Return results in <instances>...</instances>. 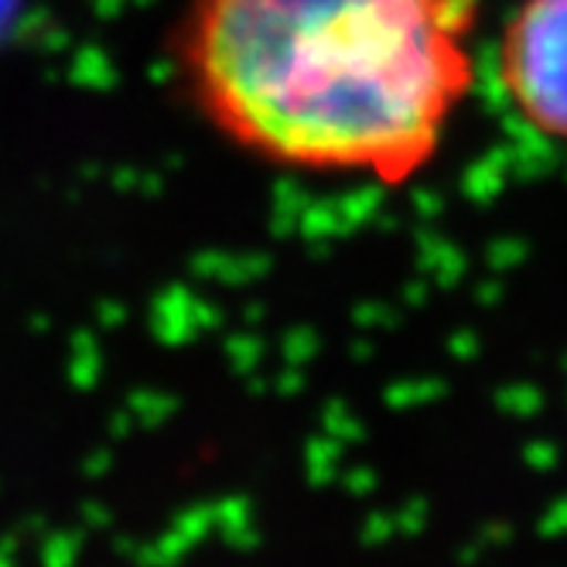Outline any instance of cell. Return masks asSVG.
<instances>
[{
    "label": "cell",
    "instance_id": "7a4b0ae2",
    "mask_svg": "<svg viewBox=\"0 0 567 567\" xmlns=\"http://www.w3.org/2000/svg\"><path fill=\"white\" fill-rule=\"evenodd\" d=\"M496 75L526 127L567 144V0H523L503 28Z\"/></svg>",
    "mask_w": 567,
    "mask_h": 567
},
{
    "label": "cell",
    "instance_id": "6da1fadb",
    "mask_svg": "<svg viewBox=\"0 0 567 567\" xmlns=\"http://www.w3.org/2000/svg\"><path fill=\"white\" fill-rule=\"evenodd\" d=\"M475 0H192L185 83L267 165L408 185L465 103Z\"/></svg>",
    "mask_w": 567,
    "mask_h": 567
}]
</instances>
